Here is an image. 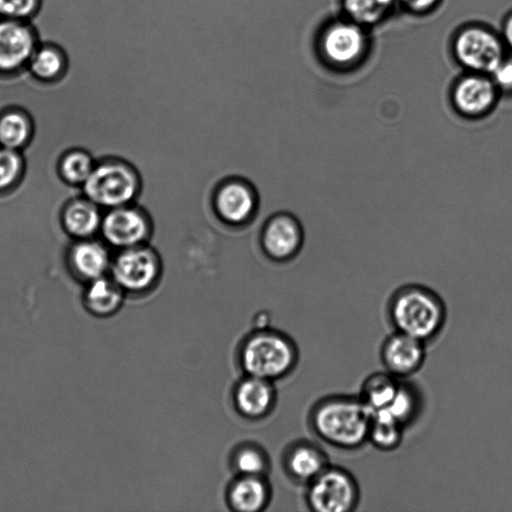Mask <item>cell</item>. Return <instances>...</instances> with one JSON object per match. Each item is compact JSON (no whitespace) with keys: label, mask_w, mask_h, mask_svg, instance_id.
Listing matches in <instances>:
<instances>
[{"label":"cell","mask_w":512,"mask_h":512,"mask_svg":"<svg viewBox=\"0 0 512 512\" xmlns=\"http://www.w3.org/2000/svg\"><path fill=\"white\" fill-rule=\"evenodd\" d=\"M499 93L492 78L471 74L455 84L451 103L456 113L464 119L479 120L495 109Z\"/></svg>","instance_id":"obj_9"},{"label":"cell","mask_w":512,"mask_h":512,"mask_svg":"<svg viewBox=\"0 0 512 512\" xmlns=\"http://www.w3.org/2000/svg\"><path fill=\"white\" fill-rule=\"evenodd\" d=\"M157 252L146 244L123 249L112 264V278L124 291L143 292L160 276Z\"/></svg>","instance_id":"obj_6"},{"label":"cell","mask_w":512,"mask_h":512,"mask_svg":"<svg viewBox=\"0 0 512 512\" xmlns=\"http://www.w3.org/2000/svg\"><path fill=\"white\" fill-rule=\"evenodd\" d=\"M257 206L256 194L249 183L232 179L222 183L214 196V207L221 220L241 225L250 220Z\"/></svg>","instance_id":"obj_12"},{"label":"cell","mask_w":512,"mask_h":512,"mask_svg":"<svg viewBox=\"0 0 512 512\" xmlns=\"http://www.w3.org/2000/svg\"><path fill=\"white\" fill-rule=\"evenodd\" d=\"M404 429L387 410L372 412L368 442L380 451H394L403 441Z\"/></svg>","instance_id":"obj_21"},{"label":"cell","mask_w":512,"mask_h":512,"mask_svg":"<svg viewBox=\"0 0 512 512\" xmlns=\"http://www.w3.org/2000/svg\"><path fill=\"white\" fill-rule=\"evenodd\" d=\"M92 170L89 157L79 152L68 155L62 165L64 176L73 183L85 182Z\"/></svg>","instance_id":"obj_29"},{"label":"cell","mask_w":512,"mask_h":512,"mask_svg":"<svg viewBox=\"0 0 512 512\" xmlns=\"http://www.w3.org/2000/svg\"><path fill=\"white\" fill-rule=\"evenodd\" d=\"M20 160L9 148L0 150V188L10 185L17 177Z\"/></svg>","instance_id":"obj_30"},{"label":"cell","mask_w":512,"mask_h":512,"mask_svg":"<svg viewBox=\"0 0 512 512\" xmlns=\"http://www.w3.org/2000/svg\"><path fill=\"white\" fill-rule=\"evenodd\" d=\"M105 239L123 249L143 245L151 234V221L146 212L130 204L112 208L101 222Z\"/></svg>","instance_id":"obj_10"},{"label":"cell","mask_w":512,"mask_h":512,"mask_svg":"<svg viewBox=\"0 0 512 512\" xmlns=\"http://www.w3.org/2000/svg\"><path fill=\"white\" fill-rule=\"evenodd\" d=\"M39 44L31 21L0 18V74L11 75L27 69Z\"/></svg>","instance_id":"obj_7"},{"label":"cell","mask_w":512,"mask_h":512,"mask_svg":"<svg viewBox=\"0 0 512 512\" xmlns=\"http://www.w3.org/2000/svg\"><path fill=\"white\" fill-rule=\"evenodd\" d=\"M41 5L42 0H0V18L31 21Z\"/></svg>","instance_id":"obj_28"},{"label":"cell","mask_w":512,"mask_h":512,"mask_svg":"<svg viewBox=\"0 0 512 512\" xmlns=\"http://www.w3.org/2000/svg\"><path fill=\"white\" fill-rule=\"evenodd\" d=\"M306 499L316 512H351L360 501L356 478L341 466L329 465L308 484Z\"/></svg>","instance_id":"obj_5"},{"label":"cell","mask_w":512,"mask_h":512,"mask_svg":"<svg viewBox=\"0 0 512 512\" xmlns=\"http://www.w3.org/2000/svg\"><path fill=\"white\" fill-rule=\"evenodd\" d=\"M365 35L357 23L339 22L324 33L322 49L328 60L338 65L350 64L363 53Z\"/></svg>","instance_id":"obj_14"},{"label":"cell","mask_w":512,"mask_h":512,"mask_svg":"<svg viewBox=\"0 0 512 512\" xmlns=\"http://www.w3.org/2000/svg\"><path fill=\"white\" fill-rule=\"evenodd\" d=\"M138 172L123 162L104 163L93 169L84 190L91 202L109 208L130 204L139 194Z\"/></svg>","instance_id":"obj_4"},{"label":"cell","mask_w":512,"mask_h":512,"mask_svg":"<svg viewBox=\"0 0 512 512\" xmlns=\"http://www.w3.org/2000/svg\"><path fill=\"white\" fill-rule=\"evenodd\" d=\"M400 382L386 370L374 372L364 379L358 396L371 412L384 410L393 401Z\"/></svg>","instance_id":"obj_19"},{"label":"cell","mask_w":512,"mask_h":512,"mask_svg":"<svg viewBox=\"0 0 512 512\" xmlns=\"http://www.w3.org/2000/svg\"><path fill=\"white\" fill-rule=\"evenodd\" d=\"M499 92L512 94V58L503 59L491 73Z\"/></svg>","instance_id":"obj_31"},{"label":"cell","mask_w":512,"mask_h":512,"mask_svg":"<svg viewBox=\"0 0 512 512\" xmlns=\"http://www.w3.org/2000/svg\"><path fill=\"white\" fill-rule=\"evenodd\" d=\"M387 314L394 331L427 344L442 332L447 309L440 295L431 288L407 284L391 295Z\"/></svg>","instance_id":"obj_2"},{"label":"cell","mask_w":512,"mask_h":512,"mask_svg":"<svg viewBox=\"0 0 512 512\" xmlns=\"http://www.w3.org/2000/svg\"><path fill=\"white\" fill-rule=\"evenodd\" d=\"M380 359L384 370L398 379H407L422 368L426 359V343L394 331L384 339Z\"/></svg>","instance_id":"obj_11"},{"label":"cell","mask_w":512,"mask_h":512,"mask_svg":"<svg viewBox=\"0 0 512 512\" xmlns=\"http://www.w3.org/2000/svg\"><path fill=\"white\" fill-rule=\"evenodd\" d=\"M274 395L269 380L248 375L237 385L234 401L243 416L259 418L266 415L273 406Z\"/></svg>","instance_id":"obj_15"},{"label":"cell","mask_w":512,"mask_h":512,"mask_svg":"<svg viewBox=\"0 0 512 512\" xmlns=\"http://www.w3.org/2000/svg\"><path fill=\"white\" fill-rule=\"evenodd\" d=\"M28 135L25 118L15 112L6 114L0 120V142L7 148H16L24 143Z\"/></svg>","instance_id":"obj_26"},{"label":"cell","mask_w":512,"mask_h":512,"mask_svg":"<svg viewBox=\"0 0 512 512\" xmlns=\"http://www.w3.org/2000/svg\"><path fill=\"white\" fill-rule=\"evenodd\" d=\"M454 50L462 65L478 73L491 74L504 59V48L498 37L477 27L460 32Z\"/></svg>","instance_id":"obj_8"},{"label":"cell","mask_w":512,"mask_h":512,"mask_svg":"<svg viewBox=\"0 0 512 512\" xmlns=\"http://www.w3.org/2000/svg\"><path fill=\"white\" fill-rule=\"evenodd\" d=\"M72 262L76 271L90 281L104 276L110 260L107 250L96 242H82L72 251Z\"/></svg>","instance_id":"obj_22"},{"label":"cell","mask_w":512,"mask_h":512,"mask_svg":"<svg viewBox=\"0 0 512 512\" xmlns=\"http://www.w3.org/2000/svg\"><path fill=\"white\" fill-rule=\"evenodd\" d=\"M371 415L359 396L330 395L314 406L310 423L314 433L328 445L354 451L368 442Z\"/></svg>","instance_id":"obj_1"},{"label":"cell","mask_w":512,"mask_h":512,"mask_svg":"<svg viewBox=\"0 0 512 512\" xmlns=\"http://www.w3.org/2000/svg\"><path fill=\"white\" fill-rule=\"evenodd\" d=\"M296 359L294 345L273 332L252 335L241 350V364L245 372L269 381L286 375L294 367Z\"/></svg>","instance_id":"obj_3"},{"label":"cell","mask_w":512,"mask_h":512,"mask_svg":"<svg viewBox=\"0 0 512 512\" xmlns=\"http://www.w3.org/2000/svg\"><path fill=\"white\" fill-rule=\"evenodd\" d=\"M330 465L325 451L311 442L295 445L287 456L290 474L298 481L309 483Z\"/></svg>","instance_id":"obj_16"},{"label":"cell","mask_w":512,"mask_h":512,"mask_svg":"<svg viewBox=\"0 0 512 512\" xmlns=\"http://www.w3.org/2000/svg\"><path fill=\"white\" fill-rule=\"evenodd\" d=\"M268 498L269 488L263 476L240 475L229 490V502L237 511H260Z\"/></svg>","instance_id":"obj_18"},{"label":"cell","mask_w":512,"mask_h":512,"mask_svg":"<svg viewBox=\"0 0 512 512\" xmlns=\"http://www.w3.org/2000/svg\"><path fill=\"white\" fill-rule=\"evenodd\" d=\"M422 396L416 385L401 380L398 391L387 410L404 428L416 421L422 410Z\"/></svg>","instance_id":"obj_23"},{"label":"cell","mask_w":512,"mask_h":512,"mask_svg":"<svg viewBox=\"0 0 512 512\" xmlns=\"http://www.w3.org/2000/svg\"><path fill=\"white\" fill-rule=\"evenodd\" d=\"M66 228L74 235L88 236L99 227L101 220L97 208L89 202H75L65 212Z\"/></svg>","instance_id":"obj_24"},{"label":"cell","mask_w":512,"mask_h":512,"mask_svg":"<svg viewBox=\"0 0 512 512\" xmlns=\"http://www.w3.org/2000/svg\"><path fill=\"white\" fill-rule=\"evenodd\" d=\"M262 246L266 254L275 260H287L295 256L303 243V230L298 220L289 214L271 217L262 232Z\"/></svg>","instance_id":"obj_13"},{"label":"cell","mask_w":512,"mask_h":512,"mask_svg":"<svg viewBox=\"0 0 512 512\" xmlns=\"http://www.w3.org/2000/svg\"><path fill=\"white\" fill-rule=\"evenodd\" d=\"M394 0H344V9L357 24H374L387 12Z\"/></svg>","instance_id":"obj_25"},{"label":"cell","mask_w":512,"mask_h":512,"mask_svg":"<svg viewBox=\"0 0 512 512\" xmlns=\"http://www.w3.org/2000/svg\"><path fill=\"white\" fill-rule=\"evenodd\" d=\"M68 65L66 53L53 43H41L34 51L27 70L31 75L44 82L57 80L61 77Z\"/></svg>","instance_id":"obj_20"},{"label":"cell","mask_w":512,"mask_h":512,"mask_svg":"<svg viewBox=\"0 0 512 512\" xmlns=\"http://www.w3.org/2000/svg\"><path fill=\"white\" fill-rule=\"evenodd\" d=\"M503 35L505 42L512 49V14L507 18L504 24Z\"/></svg>","instance_id":"obj_33"},{"label":"cell","mask_w":512,"mask_h":512,"mask_svg":"<svg viewBox=\"0 0 512 512\" xmlns=\"http://www.w3.org/2000/svg\"><path fill=\"white\" fill-rule=\"evenodd\" d=\"M409 8L421 11L432 7L437 0H401Z\"/></svg>","instance_id":"obj_32"},{"label":"cell","mask_w":512,"mask_h":512,"mask_svg":"<svg viewBox=\"0 0 512 512\" xmlns=\"http://www.w3.org/2000/svg\"><path fill=\"white\" fill-rule=\"evenodd\" d=\"M266 466V458L258 448L243 447L234 456V467L240 475L263 476Z\"/></svg>","instance_id":"obj_27"},{"label":"cell","mask_w":512,"mask_h":512,"mask_svg":"<svg viewBox=\"0 0 512 512\" xmlns=\"http://www.w3.org/2000/svg\"><path fill=\"white\" fill-rule=\"evenodd\" d=\"M124 290L112 278L104 276L91 281L84 296L85 307L94 316L108 317L121 307Z\"/></svg>","instance_id":"obj_17"}]
</instances>
